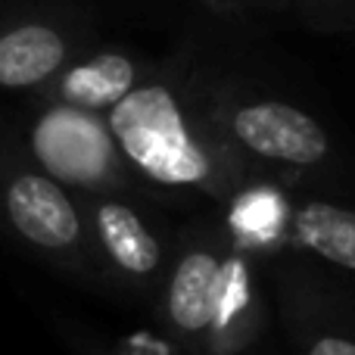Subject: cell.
<instances>
[{
  "instance_id": "1",
  "label": "cell",
  "mask_w": 355,
  "mask_h": 355,
  "mask_svg": "<svg viewBox=\"0 0 355 355\" xmlns=\"http://www.w3.org/2000/svg\"><path fill=\"white\" fill-rule=\"evenodd\" d=\"M131 172L156 196H202L225 212L259 175L215 135L196 100V72L153 66V72L106 112Z\"/></svg>"
},
{
  "instance_id": "2",
  "label": "cell",
  "mask_w": 355,
  "mask_h": 355,
  "mask_svg": "<svg viewBox=\"0 0 355 355\" xmlns=\"http://www.w3.org/2000/svg\"><path fill=\"white\" fill-rule=\"evenodd\" d=\"M159 334L181 355H246L265 331L256 256L225 218H196L172 234V259L153 302Z\"/></svg>"
},
{
  "instance_id": "3",
  "label": "cell",
  "mask_w": 355,
  "mask_h": 355,
  "mask_svg": "<svg viewBox=\"0 0 355 355\" xmlns=\"http://www.w3.org/2000/svg\"><path fill=\"white\" fill-rule=\"evenodd\" d=\"M196 100L215 135L259 178L300 190L337 175V141L306 106L206 72H196Z\"/></svg>"
},
{
  "instance_id": "4",
  "label": "cell",
  "mask_w": 355,
  "mask_h": 355,
  "mask_svg": "<svg viewBox=\"0 0 355 355\" xmlns=\"http://www.w3.org/2000/svg\"><path fill=\"white\" fill-rule=\"evenodd\" d=\"M0 237L37 262L106 287L78 193L62 187L28 156L16 131L0 128Z\"/></svg>"
},
{
  "instance_id": "5",
  "label": "cell",
  "mask_w": 355,
  "mask_h": 355,
  "mask_svg": "<svg viewBox=\"0 0 355 355\" xmlns=\"http://www.w3.org/2000/svg\"><path fill=\"white\" fill-rule=\"evenodd\" d=\"M16 135L31 159L72 193H125L159 202V196L125 162L106 116L35 103Z\"/></svg>"
},
{
  "instance_id": "6",
  "label": "cell",
  "mask_w": 355,
  "mask_h": 355,
  "mask_svg": "<svg viewBox=\"0 0 355 355\" xmlns=\"http://www.w3.org/2000/svg\"><path fill=\"white\" fill-rule=\"evenodd\" d=\"M78 200L106 287L153 306L172 259V234L159 227L156 209H147L153 200L125 193H85Z\"/></svg>"
},
{
  "instance_id": "7",
  "label": "cell",
  "mask_w": 355,
  "mask_h": 355,
  "mask_svg": "<svg viewBox=\"0 0 355 355\" xmlns=\"http://www.w3.org/2000/svg\"><path fill=\"white\" fill-rule=\"evenodd\" d=\"M94 44V28L69 6H0V91L31 94L75 53Z\"/></svg>"
},
{
  "instance_id": "8",
  "label": "cell",
  "mask_w": 355,
  "mask_h": 355,
  "mask_svg": "<svg viewBox=\"0 0 355 355\" xmlns=\"http://www.w3.org/2000/svg\"><path fill=\"white\" fill-rule=\"evenodd\" d=\"M275 293L296 355H355L349 302L306 256L296 252L277 262Z\"/></svg>"
},
{
  "instance_id": "9",
  "label": "cell",
  "mask_w": 355,
  "mask_h": 355,
  "mask_svg": "<svg viewBox=\"0 0 355 355\" xmlns=\"http://www.w3.org/2000/svg\"><path fill=\"white\" fill-rule=\"evenodd\" d=\"M153 62L125 47H87L75 53L60 72H53L28 97L35 103H56L72 110L106 116L122 97H128L147 75Z\"/></svg>"
},
{
  "instance_id": "10",
  "label": "cell",
  "mask_w": 355,
  "mask_h": 355,
  "mask_svg": "<svg viewBox=\"0 0 355 355\" xmlns=\"http://www.w3.org/2000/svg\"><path fill=\"white\" fill-rule=\"evenodd\" d=\"M284 240L287 250L306 259H318L327 268H337L343 277L355 271V212L346 202H334L315 193L290 200Z\"/></svg>"
},
{
  "instance_id": "11",
  "label": "cell",
  "mask_w": 355,
  "mask_h": 355,
  "mask_svg": "<svg viewBox=\"0 0 355 355\" xmlns=\"http://www.w3.org/2000/svg\"><path fill=\"white\" fill-rule=\"evenodd\" d=\"M271 12L296 19L321 35H346L355 25V0H265Z\"/></svg>"
},
{
  "instance_id": "12",
  "label": "cell",
  "mask_w": 355,
  "mask_h": 355,
  "mask_svg": "<svg viewBox=\"0 0 355 355\" xmlns=\"http://www.w3.org/2000/svg\"><path fill=\"white\" fill-rule=\"evenodd\" d=\"M212 12L218 16H227V19H237V16H252V12H262L268 10L265 0H202Z\"/></svg>"
},
{
  "instance_id": "13",
  "label": "cell",
  "mask_w": 355,
  "mask_h": 355,
  "mask_svg": "<svg viewBox=\"0 0 355 355\" xmlns=\"http://www.w3.org/2000/svg\"><path fill=\"white\" fill-rule=\"evenodd\" d=\"M0 6H3V0H0Z\"/></svg>"
}]
</instances>
